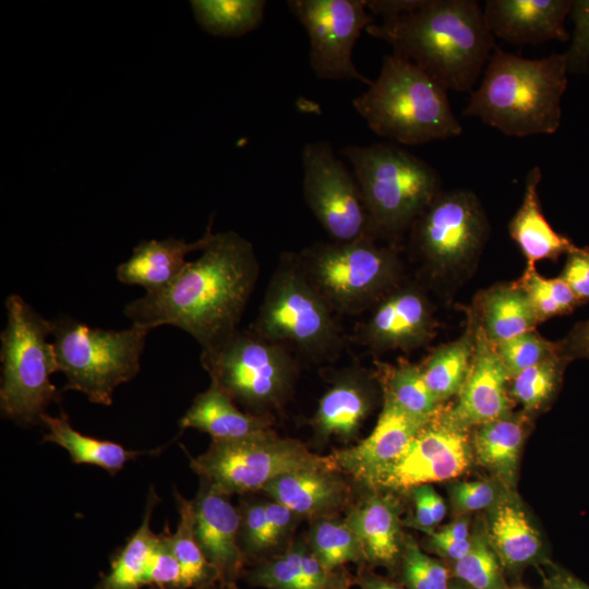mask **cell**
<instances>
[{"label":"cell","mask_w":589,"mask_h":589,"mask_svg":"<svg viewBox=\"0 0 589 589\" xmlns=\"http://www.w3.org/2000/svg\"><path fill=\"white\" fill-rule=\"evenodd\" d=\"M352 104L374 133L396 144L421 145L462 133L447 89L394 53L384 56L378 76Z\"/></svg>","instance_id":"4"},{"label":"cell","mask_w":589,"mask_h":589,"mask_svg":"<svg viewBox=\"0 0 589 589\" xmlns=\"http://www.w3.org/2000/svg\"><path fill=\"white\" fill-rule=\"evenodd\" d=\"M544 589H589V586L568 572L555 567L544 577Z\"/></svg>","instance_id":"53"},{"label":"cell","mask_w":589,"mask_h":589,"mask_svg":"<svg viewBox=\"0 0 589 589\" xmlns=\"http://www.w3.org/2000/svg\"><path fill=\"white\" fill-rule=\"evenodd\" d=\"M508 589H526L524 587H515V588H508Z\"/></svg>","instance_id":"59"},{"label":"cell","mask_w":589,"mask_h":589,"mask_svg":"<svg viewBox=\"0 0 589 589\" xmlns=\"http://www.w3.org/2000/svg\"><path fill=\"white\" fill-rule=\"evenodd\" d=\"M41 425L46 428L43 443L62 447L76 465L96 466L112 476L139 456L163 450L161 447L146 452L128 449L120 443L86 435L72 426L64 411L58 416L45 413L41 417Z\"/></svg>","instance_id":"31"},{"label":"cell","mask_w":589,"mask_h":589,"mask_svg":"<svg viewBox=\"0 0 589 589\" xmlns=\"http://www.w3.org/2000/svg\"><path fill=\"white\" fill-rule=\"evenodd\" d=\"M51 325L58 369L65 377L62 393L79 392L93 404L110 406L116 388L140 372L149 330L134 324L104 329L69 316L55 318Z\"/></svg>","instance_id":"7"},{"label":"cell","mask_w":589,"mask_h":589,"mask_svg":"<svg viewBox=\"0 0 589 589\" xmlns=\"http://www.w3.org/2000/svg\"><path fill=\"white\" fill-rule=\"evenodd\" d=\"M272 546H277L291 531L296 515L290 508L276 501L265 502Z\"/></svg>","instance_id":"47"},{"label":"cell","mask_w":589,"mask_h":589,"mask_svg":"<svg viewBox=\"0 0 589 589\" xmlns=\"http://www.w3.org/2000/svg\"><path fill=\"white\" fill-rule=\"evenodd\" d=\"M268 416L241 411L237 404L216 384L197 394L179 420L181 431L195 429L207 433L212 440H233L271 430Z\"/></svg>","instance_id":"30"},{"label":"cell","mask_w":589,"mask_h":589,"mask_svg":"<svg viewBox=\"0 0 589 589\" xmlns=\"http://www.w3.org/2000/svg\"><path fill=\"white\" fill-rule=\"evenodd\" d=\"M569 15L574 23L570 46L565 52L569 73L589 70V0H573Z\"/></svg>","instance_id":"45"},{"label":"cell","mask_w":589,"mask_h":589,"mask_svg":"<svg viewBox=\"0 0 589 589\" xmlns=\"http://www.w3.org/2000/svg\"><path fill=\"white\" fill-rule=\"evenodd\" d=\"M302 167L304 200L333 241L374 239L354 175L335 157L330 144H305Z\"/></svg>","instance_id":"13"},{"label":"cell","mask_w":589,"mask_h":589,"mask_svg":"<svg viewBox=\"0 0 589 589\" xmlns=\"http://www.w3.org/2000/svg\"><path fill=\"white\" fill-rule=\"evenodd\" d=\"M399 572L407 589H449V569L440 561L426 555L414 539L406 536Z\"/></svg>","instance_id":"41"},{"label":"cell","mask_w":589,"mask_h":589,"mask_svg":"<svg viewBox=\"0 0 589 589\" xmlns=\"http://www.w3.org/2000/svg\"><path fill=\"white\" fill-rule=\"evenodd\" d=\"M274 501L296 515L317 519L346 506L352 495L342 472L320 467L281 474L263 489Z\"/></svg>","instance_id":"24"},{"label":"cell","mask_w":589,"mask_h":589,"mask_svg":"<svg viewBox=\"0 0 589 589\" xmlns=\"http://www.w3.org/2000/svg\"><path fill=\"white\" fill-rule=\"evenodd\" d=\"M212 233V220L205 233L194 242L183 239L143 240L132 255L117 267V279L130 286H140L146 293L168 287L187 264L188 254L202 251Z\"/></svg>","instance_id":"26"},{"label":"cell","mask_w":589,"mask_h":589,"mask_svg":"<svg viewBox=\"0 0 589 589\" xmlns=\"http://www.w3.org/2000/svg\"><path fill=\"white\" fill-rule=\"evenodd\" d=\"M410 492L414 503L416 513L413 518L410 521L405 522V525L412 526L426 533L434 531V527L436 526V524L434 521L421 485L411 489Z\"/></svg>","instance_id":"51"},{"label":"cell","mask_w":589,"mask_h":589,"mask_svg":"<svg viewBox=\"0 0 589 589\" xmlns=\"http://www.w3.org/2000/svg\"><path fill=\"white\" fill-rule=\"evenodd\" d=\"M412 244L430 271L455 278L477 263L490 226L477 195L466 189L442 192L411 227Z\"/></svg>","instance_id":"12"},{"label":"cell","mask_w":589,"mask_h":589,"mask_svg":"<svg viewBox=\"0 0 589 589\" xmlns=\"http://www.w3.org/2000/svg\"><path fill=\"white\" fill-rule=\"evenodd\" d=\"M159 502L151 486L141 525L118 549L95 589L182 588L181 569L168 544V526L159 533L151 528Z\"/></svg>","instance_id":"16"},{"label":"cell","mask_w":589,"mask_h":589,"mask_svg":"<svg viewBox=\"0 0 589 589\" xmlns=\"http://www.w3.org/2000/svg\"><path fill=\"white\" fill-rule=\"evenodd\" d=\"M573 0H488L483 12L492 35L516 45L567 41Z\"/></svg>","instance_id":"21"},{"label":"cell","mask_w":589,"mask_h":589,"mask_svg":"<svg viewBox=\"0 0 589 589\" xmlns=\"http://www.w3.org/2000/svg\"><path fill=\"white\" fill-rule=\"evenodd\" d=\"M365 31L454 92L473 88L496 47L474 0H425L419 9L372 23Z\"/></svg>","instance_id":"2"},{"label":"cell","mask_w":589,"mask_h":589,"mask_svg":"<svg viewBox=\"0 0 589 589\" xmlns=\"http://www.w3.org/2000/svg\"><path fill=\"white\" fill-rule=\"evenodd\" d=\"M309 546L328 572L347 563L365 564L362 544L346 520L330 516L314 520L310 530Z\"/></svg>","instance_id":"37"},{"label":"cell","mask_w":589,"mask_h":589,"mask_svg":"<svg viewBox=\"0 0 589 589\" xmlns=\"http://www.w3.org/2000/svg\"><path fill=\"white\" fill-rule=\"evenodd\" d=\"M438 532L455 541H466L471 537L469 536V520L465 516L443 527Z\"/></svg>","instance_id":"55"},{"label":"cell","mask_w":589,"mask_h":589,"mask_svg":"<svg viewBox=\"0 0 589 589\" xmlns=\"http://www.w3.org/2000/svg\"><path fill=\"white\" fill-rule=\"evenodd\" d=\"M194 17L204 32L214 36L240 37L262 23L264 0H192Z\"/></svg>","instance_id":"35"},{"label":"cell","mask_w":589,"mask_h":589,"mask_svg":"<svg viewBox=\"0 0 589 589\" xmlns=\"http://www.w3.org/2000/svg\"><path fill=\"white\" fill-rule=\"evenodd\" d=\"M201 363L211 382L247 412L267 416L289 398L298 375L289 349L252 329L239 328L202 349Z\"/></svg>","instance_id":"8"},{"label":"cell","mask_w":589,"mask_h":589,"mask_svg":"<svg viewBox=\"0 0 589 589\" xmlns=\"http://www.w3.org/2000/svg\"><path fill=\"white\" fill-rule=\"evenodd\" d=\"M376 380L383 398L417 419L430 420L444 407L426 386L420 364H378Z\"/></svg>","instance_id":"33"},{"label":"cell","mask_w":589,"mask_h":589,"mask_svg":"<svg viewBox=\"0 0 589 589\" xmlns=\"http://www.w3.org/2000/svg\"><path fill=\"white\" fill-rule=\"evenodd\" d=\"M201 252L168 287L125 304L132 324L176 326L202 349L238 329L260 274L253 245L235 231H212Z\"/></svg>","instance_id":"1"},{"label":"cell","mask_w":589,"mask_h":589,"mask_svg":"<svg viewBox=\"0 0 589 589\" xmlns=\"http://www.w3.org/2000/svg\"><path fill=\"white\" fill-rule=\"evenodd\" d=\"M579 302H589V248L575 247L566 254L560 276Z\"/></svg>","instance_id":"46"},{"label":"cell","mask_w":589,"mask_h":589,"mask_svg":"<svg viewBox=\"0 0 589 589\" xmlns=\"http://www.w3.org/2000/svg\"><path fill=\"white\" fill-rule=\"evenodd\" d=\"M567 74L565 53L527 59L496 46L464 115L507 136L553 134L562 121Z\"/></svg>","instance_id":"3"},{"label":"cell","mask_w":589,"mask_h":589,"mask_svg":"<svg viewBox=\"0 0 589 589\" xmlns=\"http://www.w3.org/2000/svg\"><path fill=\"white\" fill-rule=\"evenodd\" d=\"M474 350V330L470 321L456 340L436 348L420 364L424 382L441 402L457 396L470 370Z\"/></svg>","instance_id":"32"},{"label":"cell","mask_w":589,"mask_h":589,"mask_svg":"<svg viewBox=\"0 0 589 589\" xmlns=\"http://www.w3.org/2000/svg\"><path fill=\"white\" fill-rule=\"evenodd\" d=\"M374 239H395L443 192L438 172L396 143L347 146Z\"/></svg>","instance_id":"5"},{"label":"cell","mask_w":589,"mask_h":589,"mask_svg":"<svg viewBox=\"0 0 589 589\" xmlns=\"http://www.w3.org/2000/svg\"><path fill=\"white\" fill-rule=\"evenodd\" d=\"M530 414L509 412L474 428L471 436L473 461L509 491L515 490L520 452L528 433Z\"/></svg>","instance_id":"27"},{"label":"cell","mask_w":589,"mask_h":589,"mask_svg":"<svg viewBox=\"0 0 589 589\" xmlns=\"http://www.w3.org/2000/svg\"><path fill=\"white\" fill-rule=\"evenodd\" d=\"M541 178L540 167L534 166L528 171L522 202L508 224L509 236L519 247L529 267H534L538 261L556 260L576 247L567 237L555 231L544 217L539 196Z\"/></svg>","instance_id":"28"},{"label":"cell","mask_w":589,"mask_h":589,"mask_svg":"<svg viewBox=\"0 0 589 589\" xmlns=\"http://www.w3.org/2000/svg\"><path fill=\"white\" fill-rule=\"evenodd\" d=\"M194 528L200 548L218 579L237 582L244 574L247 558L240 546V512L227 495L201 481L193 500Z\"/></svg>","instance_id":"20"},{"label":"cell","mask_w":589,"mask_h":589,"mask_svg":"<svg viewBox=\"0 0 589 589\" xmlns=\"http://www.w3.org/2000/svg\"><path fill=\"white\" fill-rule=\"evenodd\" d=\"M510 492L515 491H509L493 478L491 480L457 481L448 485L452 505L459 514L491 509Z\"/></svg>","instance_id":"43"},{"label":"cell","mask_w":589,"mask_h":589,"mask_svg":"<svg viewBox=\"0 0 589 589\" xmlns=\"http://www.w3.org/2000/svg\"><path fill=\"white\" fill-rule=\"evenodd\" d=\"M449 589H469L467 586H465L462 582L455 579L450 582Z\"/></svg>","instance_id":"58"},{"label":"cell","mask_w":589,"mask_h":589,"mask_svg":"<svg viewBox=\"0 0 589 589\" xmlns=\"http://www.w3.org/2000/svg\"><path fill=\"white\" fill-rule=\"evenodd\" d=\"M95 589V588H93ZM144 589H240L237 582L224 581V580H214L209 584L194 587V588H172V587H148Z\"/></svg>","instance_id":"57"},{"label":"cell","mask_w":589,"mask_h":589,"mask_svg":"<svg viewBox=\"0 0 589 589\" xmlns=\"http://www.w3.org/2000/svg\"><path fill=\"white\" fill-rule=\"evenodd\" d=\"M239 512V541L247 561L272 550L265 502L244 503Z\"/></svg>","instance_id":"44"},{"label":"cell","mask_w":589,"mask_h":589,"mask_svg":"<svg viewBox=\"0 0 589 589\" xmlns=\"http://www.w3.org/2000/svg\"><path fill=\"white\" fill-rule=\"evenodd\" d=\"M353 576L345 567L335 570L334 578L329 589H351Z\"/></svg>","instance_id":"56"},{"label":"cell","mask_w":589,"mask_h":589,"mask_svg":"<svg viewBox=\"0 0 589 589\" xmlns=\"http://www.w3.org/2000/svg\"><path fill=\"white\" fill-rule=\"evenodd\" d=\"M516 284L528 297L538 322L572 313L581 303L558 276L546 278L527 266Z\"/></svg>","instance_id":"39"},{"label":"cell","mask_w":589,"mask_h":589,"mask_svg":"<svg viewBox=\"0 0 589 589\" xmlns=\"http://www.w3.org/2000/svg\"><path fill=\"white\" fill-rule=\"evenodd\" d=\"M421 488L430 506L434 521L437 525L444 519L446 515V505L443 498L430 484H422Z\"/></svg>","instance_id":"54"},{"label":"cell","mask_w":589,"mask_h":589,"mask_svg":"<svg viewBox=\"0 0 589 589\" xmlns=\"http://www.w3.org/2000/svg\"><path fill=\"white\" fill-rule=\"evenodd\" d=\"M474 330V350L468 375L452 407H443V417L454 425L470 430L513 410L507 375L495 346L469 316Z\"/></svg>","instance_id":"17"},{"label":"cell","mask_w":589,"mask_h":589,"mask_svg":"<svg viewBox=\"0 0 589 589\" xmlns=\"http://www.w3.org/2000/svg\"><path fill=\"white\" fill-rule=\"evenodd\" d=\"M401 512L397 493L384 490H368L348 510L345 520L362 544L366 565L398 568L406 538Z\"/></svg>","instance_id":"22"},{"label":"cell","mask_w":589,"mask_h":589,"mask_svg":"<svg viewBox=\"0 0 589 589\" xmlns=\"http://www.w3.org/2000/svg\"><path fill=\"white\" fill-rule=\"evenodd\" d=\"M436 329L426 294L416 286H397L374 306L359 339L375 351L412 350L429 342Z\"/></svg>","instance_id":"18"},{"label":"cell","mask_w":589,"mask_h":589,"mask_svg":"<svg viewBox=\"0 0 589 589\" xmlns=\"http://www.w3.org/2000/svg\"><path fill=\"white\" fill-rule=\"evenodd\" d=\"M494 346L509 378L560 351L558 341H550L534 330L517 335Z\"/></svg>","instance_id":"42"},{"label":"cell","mask_w":589,"mask_h":589,"mask_svg":"<svg viewBox=\"0 0 589 589\" xmlns=\"http://www.w3.org/2000/svg\"><path fill=\"white\" fill-rule=\"evenodd\" d=\"M453 575L469 589H508L483 521L478 522L471 533L469 552L453 564Z\"/></svg>","instance_id":"38"},{"label":"cell","mask_w":589,"mask_h":589,"mask_svg":"<svg viewBox=\"0 0 589 589\" xmlns=\"http://www.w3.org/2000/svg\"><path fill=\"white\" fill-rule=\"evenodd\" d=\"M291 14L305 28L310 65L320 79L372 82L352 62V50L373 15L365 0H289Z\"/></svg>","instance_id":"14"},{"label":"cell","mask_w":589,"mask_h":589,"mask_svg":"<svg viewBox=\"0 0 589 589\" xmlns=\"http://www.w3.org/2000/svg\"><path fill=\"white\" fill-rule=\"evenodd\" d=\"M299 256L308 279L334 312L357 314L399 286L396 249L374 239L315 243Z\"/></svg>","instance_id":"10"},{"label":"cell","mask_w":589,"mask_h":589,"mask_svg":"<svg viewBox=\"0 0 589 589\" xmlns=\"http://www.w3.org/2000/svg\"><path fill=\"white\" fill-rule=\"evenodd\" d=\"M561 353L570 362L589 360V320L577 323L566 337L558 341Z\"/></svg>","instance_id":"48"},{"label":"cell","mask_w":589,"mask_h":589,"mask_svg":"<svg viewBox=\"0 0 589 589\" xmlns=\"http://www.w3.org/2000/svg\"><path fill=\"white\" fill-rule=\"evenodd\" d=\"M484 522L490 545L503 569L518 573L543 562V544L515 492L489 509Z\"/></svg>","instance_id":"25"},{"label":"cell","mask_w":589,"mask_h":589,"mask_svg":"<svg viewBox=\"0 0 589 589\" xmlns=\"http://www.w3.org/2000/svg\"><path fill=\"white\" fill-rule=\"evenodd\" d=\"M247 581L265 589H312L301 565L300 542L244 572Z\"/></svg>","instance_id":"40"},{"label":"cell","mask_w":589,"mask_h":589,"mask_svg":"<svg viewBox=\"0 0 589 589\" xmlns=\"http://www.w3.org/2000/svg\"><path fill=\"white\" fill-rule=\"evenodd\" d=\"M424 2L425 0H365V7L373 16L380 15L383 21L410 13Z\"/></svg>","instance_id":"49"},{"label":"cell","mask_w":589,"mask_h":589,"mask_svg":"<svg viewBox=\"0 0 589 589\" xmlns=\"http://www.w3.org/2000/svg\"><path fill=\"white\" fill-rule=\"evenodd\" d=\"M430 420L417 419L383 398V408L371 434L359 444L337 450L330 457L339 471L369 489Z\"/></svg>","instance_id":"19"},{"label":"cell","mask_w":589,"mask_h":589,"mask_svg":"<svg viewBox=\"0 0 589 589\" xmlns=\"http://www.w3.org/2000/svg\"><path fill=\"white\" fill-rule=\"evenodd\" d=\"M560 348V347H558ZM570 361L561 351L524 370L509 380V395L524 411L532 414L545 409L557 395L566 365Z\"/></svg>","instance_id":"36"},{"label":"cell","mask_w":589,"mask_h":589,"mask_svg":"<svg viewBox=\"0 0 589 589\" xmlns=\"http://www.w3.org/2000/svg\"><path fill=\"white\" fill-rule=\"evenodd\" d=\"M173 495L179 519L175 532L168 530V544L181 569L182 588L200 587L217 580V573L196 539L193 500H187L176 488Z\"/></svg>","instance_id":"34"},{"label":"cell","mask_w":589,"mask_h":589,"mask_svg":"<svg viewBox=\"0 0 589 589\" xmlns=\"http://www.w3.org/2000/svg\"><path fill=\"white\" fill-rule=\"evenodd\" d=\"M374 377L360 368L344 370L318 400L311 420L316 436L348 441L359 432L374 401Z\"/></svg>","instance_id":"23"},{"label":"cell","mask_w":589,"mask_h":589,"mask_svg":"<svg viewBox=\"0 0 589 589\" xmlns=\"http://www.w3.org/2000/svg\"><path fill=\"white\" fill-rule=\"evenodd\" d=\"M190 467L201 481L227 496L263 490L285 473L336 468L330 456L315 455L302 442L279 437L272 430L241 438L212 440L206 452L190 458Z\"/></svg>","instance_id":"11"},{"label":"cell","mask_w":589,"mask_h":589,"mask_svg":"<svg viewBox=\"0 0 589 589\" xmlns=\"http://www.w3.org/2000/svg\"><path fill=\"white\" fill-rule=\"evenodd\" d=\"M7 323L0 334V411L20 426L41 424L51 402H59L61 389L51 382L59 372L51 336L52 325L21 296L5 302Z\"/></svg>","instance_id":"6"},{"label":"cell","mask_w":589,"mask_h":589,"mask_svg":"<svg viewBox=\"0 0 589 589\" xmlns=\"http://www.w3.org/2000/svg\"><path fill=\"white\" fill-rule=\"evenodd\" d=\"M333 312L308 279L299 254L286 252L267 285L252 330L312 359H327L341 345Z\"/></svg>","instance_id":"9"},{"label":"cell","mask_w":589,"mask_h":589,"mask_svg":"<svg viewBox=\"0 0 589 589\" xmlns=\"http://www.w3.org/2000/svg\"><path fill=\"white\" fill-rule=\"evenodd\" d=\"M473 461L468 430L447 421L442 410L425 423L405 452L373 481L368 490L395 493L464 474Z\"/></svg>","instance_id":"15"},{"label":"cell","mask_w":589,"mask_h":589,"mask_svg":"<svg viewBox=\"0 0 589 589\" xmlns=\"http://www.w3.org/2000/svg\"><path fill=\"white\" fill-rule=\"evenodd\" d=\"M353 585L360 589H407L400 584L373 573L366 564L359 565L358 572L353 576Z\"/></svg>","instance_id":"52"},{"label":"cell","mask_w":589,"mask_h":589,"mask_svg":"<svg viewBox=\"0 0 589 589\" xmlns=\"http://www.w3.org/2000/svg\"><path fill=\"white\" fill-rule=\"evenodd\" d=\"M470 318L493 345L526 332L539 324L522 289L513 283H498L478 292Z\"/></svg>","instance_id":"29"},{"label":"cell","mask_w":589,"mask_h":589,"mask_svg":"<svg viewBox=\"0 0 589 589\" xmlns=\"http://www.w3.org/2000/svg\"><path fill=\"white\" fill-rule=\"evenodd\" d=\"M428 534L433 551L453 564L461 560L471 548V537L466 541H455L444 537L438 531H432Z\"/></svg>","instance_id":"50"}]
</instances>
